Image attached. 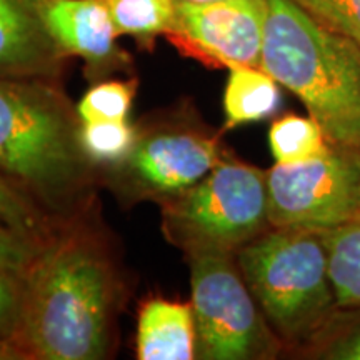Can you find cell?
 Instances as JSON below:
<instances>
[{"label":"cell","mask_w":360,"mask_h":360,"mask_svg":"<svg viewBox=\"0 0 360 360\" xmlns=\"http://www.w3.org/2000/svg\"><path fill=\"white\" fill-rule=\"evenodd\" d=\"M139 360L197 359V330L191 302L154 295L139 305L135 330Z\"/></svg>","instance_id":"12"},{"label":"cell","mask_w":360,"mask_h":360,"mask_svg":"<svg viewBox=\"0 0 360 360\" xmlns=\"http://www.w3.org/2000/svg\"><path fill=\"white\" fill-rule=\"evenodd\" d=\"M79 137L84 155L90 164L97 170H109L129 157L137 139V127L127 120L82 122Z\"/></svg>","instance_id":"17"},{"label":"cell","mask_w":360,"mask_h":360,"mask_svg":"<svg viewBox=\"0 0 360 360\" xmlns=\"http://www.w3.org/2000/svg\"><path fill=\"white\" fill-rule=\"evenodd\" d=\"M182 2H209V0H182Z\"/></svg>","instance_id":"25"},{"label":"cell","mask_w":360,"mask_h":360,"mask_svg":"<svg viewBox=\"0 0 360 360\" xmlns=\"http://www.w3.org/2000/svg\"><path fill=\"white\" fill-rule=\"evenodd\" d=\"M160 205L162 232L184 254H237L270 229L267 170L227 152L199 184Z\"/></svg>","instance_id":"5"},{"label":"cell","mask_w":360,"mask_h":360,"mask_svg":"<svg viewBox=\"0 0 360 360\" xmlns=\"http://www.w3.org/2000/svg\"><path fill=\"white\" fill-rule=\"evenodd\" d=\"M67 64L44 24L40 0H0V79L62 84Z\"/></svg>","instance_id":"11"},{"label":"cell","mask_w":360,"mask_h":360,"mask_svg":"<svg viewBox=\"0 0 360 360\" xmlns=\"http://www.w3.org/2000/svg\"><path fill=\"white\" fill-rule=\"evenodd\" d=\"M281 105V84L262 67L236 65L229 69L224 90V130L260 122Z\"/></svg>","instance_id":"13"},{"label":"cell","mask_w":360,"mask_h":360,"mask_svg":"<svg viewBox=\"0 0 360 360\" xmlns=\"http://www.w3.org/2000/svg\"><path fill=\"white\" fill-rule=\"evenodd\" d=\"M315 22L360 44V0H290Z\"/></svg>","instance_id":"21"},{"label":"cell","mask_w":360,"mask_h":360,"mask_svg":"<svg viewBox=\"0 0 360 360\" xmlns=\"http://www.w3.org/2000/svg\"><path fill=\"white\" fill-rule=\"evenodd\" d=\"M0 220L25 236L47 242L64 220L53 217L29 193L0 174Z\"/></svg>","instance_id":"18"},{"label":"cell","mask_w":360,"mask_h":360,"mask_svg":"<svg viewBox=\"0 0 360 360\" xmlns=\"http://www.w3.org/2000/svg\"><path fill=\"white\" fill-rule=\"evenodd\" d=\"M44 245L45 242L25 236L0 220V269L22 276Z\"/></svg>","instance_id":"22"},{"label":"cell","mask_w":360,"mask_h":360,"mask_svg":"<svg viewBox=\"0 0 360 360\" xmlns=\"http://www.w3.org/2000/svg\"><path fill=\"white\" fill-rule=\"evenodd\" d=\"M40 12L58 51L84 62L90 84L134 74L132 56L119 45L105 0H40Z\"/></svg>","instance_id":"10"},{"label":"cell","mask_w":360,"mask_h":360,"mask_svg":"<svg viewBox=\"0 0 360 360\" xmlns=\"http://www.w3.org/2000/svg\"><path fill=\"white\" fill-rule=\"evenodd\" d=\"M321 237L337 305L340 310L360 307V217Z\"/></svg>","instance_id":"14"},{"label":"cell","mask_w":360,"mask_h":360,"mask_svg":"<svg viewBox=\"0 0 360 360\" xmlns=\"http://www.w3.org/2000/svg\"><path fill=\"white\" fill-rule=\"evenodd\" d=\"M260 67L300 98L328 142L360 147V44L290 0H267Z\"/></svg>","instance_id":"3"},{"label":"cell","mask_w":360,"mask_h":360,"mask_svg":"<svg viewBox=\"0 0 360 360\" xmlns=\"http://www.w3.org/2000/svg\"><path fill=\"white\" fill-rule=\"evenodd\" d=\"M89 215L62 224L22 274L15 344L27 360H101L114 350L122 282Z\"/></svg>","instance_id":"1"},{"label":"cell","mask_w":360,"mask_h":360,"mask_svg":"<svg viewBox=\"0 0 360 360\" xmlns=\"http://www.w3.org/2000/svg\"><path fill=\"white\" fill-rule=\"evenodd\" d=\"M120 37H130L141 51H154L157 39L172 27L177 0H105Z\"/></svg>","instance_id":"15"},{"label":"cell","mask_w":360,"mask_h":360,"mask_svg":"<svg viewBox=\"0 0 360 360\" xmlns=\"http://www.w3.org/2000/svg\"><path fill=\"white\" fill-rule=\"evenodd\" d=\"M20 305L22 276L0 269V339L15 342Z\"/></svg>","instance_id":"23"},{"label":"cell","mask_w":360,"mask_h":360,"mask_svg":"<svg viewBox=\"0 0 360 360\" xmlns=\"http://www.w3.org/2000/svg\"><path fill=\"white\" fill-rule=\"evenodd\" d=\"M80 125L62 84L0 79V174L64 222L90 214L98 179Z\"/></svg>","instance_id":"2"},{"label":"cell","mask_w":360,"mask_h":360,"mask_svg":"<svg viewBox=\"0 0 360 360\" xmlns=\"http://www.w3.org/2000/svg\"><path fill=\"white\" fill-rule=\"evenodd\" d=\"M139 79H103L94 82L80 98L77 114L82 122L127 120L132 110Z\"/></svg>","instance_id":"19"},{"label":"cell","mask_w":360,"mask_h":360,"mask_svg":"<svg viewBox=\"0 0 360 360\" xmlns=\"http://www.w3.org/2000/svg\"><path fill=\"white\" fill-rule=\"evenodd\" d=\"M197 359L269 360L283 354L242 277L233 252H187Z\"/></svg>","instance_id":"6"},{"label":"cell","mask_w":360,"mask_h":360,"mask_svg":"<svg viewBox=\"0 0 360 360\" xmlns=\"http://www.w3.org/2000/svg\"><path fill=\"white\" fill-rule=\"evenodd\" d=\"M222 132L192 114H170L137 127L127 159L105 170V184L125 204H164L199 184L227 154Z\"/></svg>","instance_id":"7"},{"label":"cell","mask_w":360,"mask_h":360,"mask_svg":"<svg viewBox=\"0 0 360 360\" xmlns=\"http://www.w3.org/2000/svg\"><path fill=\"white\" fill-rule=\"evenodd\" d=\"M236 255L283 352L307 357L340 310L321 233L270 227Z\"/></svg>","instance_id":"4"},{"label":"cell","mask_w":360,"mask_h":360,"mask_svg":"<svg viewBox=\"0 0 360 360\" xmlns=\"http://www.w3.org/2000/svg\"><path fill=\"white\" fill-rule=\"evenodd\" d=\"M267 0H209L175 4L165 35L180 56L210 69L260 67Z\"/></svg>","instance_id":"9"},{"label":"cell","mask_w":360,"mask_h":360,"mask_svg":"<svg viewBox=\"0 0 360 360\" xmlns=\"http://www.w3.org/2000/svg\"><path fill=\"white\" fill-rule=\"evenodd\" d=\"M0 360H27V355L15 342L0 339Z\"/></svg>","instance_id":"24"},{"label":"cell","mask_w":360,"mask_h":360,"mask_svg":"<svg viewBox=\"0 0 360 360\" xmlns=\"http://www.w3.org/2000/svg\"><path fill=\"white\" fill-rule=\"evenodd\" d=\"M269 222L328 232L360 217V147L332 143L326 154L267 170Z\"/></svg>","instance_id":"8"},{"label":"cell","mask_w":360,"mask_h":360,"mask_svg":"<svg viewBox=\"0 0 360 360\" xmlns=\"http://www.w3.org/2000/svg\"><path fill=\"white\" fill-rule=\"evenodd\" d=\"M269 146L276 164H295L326 154L330 142L310 115L285 114L270 125Z\"/></svg>","instance_id":"16"},{"label":"cell","mask_w":360,"mask_h":360,"mask_svg":"<svg viewBox=\"0 0 360 360\" xmlns=\"http://www.w3.org/2000/svg\"><path fill=\"white\" fill-rule=\"evenodd\" d=\"M307 357L360 360V307L339 310Z\"/></svg>","instance_id":"20"}]
</instances>
